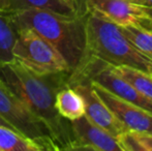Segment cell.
I'll list each match as a JSON object with an SVG mask.
<instances>
[{"label":"cell","mask_w":152,"mask_h":151,"mask_svg":"<svg viewBox=\"0 0 152 151\" xmlns=\"http://www.w3.org/2000/svg\"><path fill=\"white\" fill-rule=\"evenodd\" d=\"M29 8H38L63 16H77L79 12L62 0H10V12H19Z\"/></svg>","instance_id":"7c38bea8"},{"label":"cell","mask_w":152,"mask_h":151,"mask_svg":"<svg viewBox=\"0 0 152 151\" xmlns=\"http://www.w3.org/2000/svg\"><path fill=\"white\" fill-rule=\"evenodd\" d=\"M141 8H142L145 16L152 21V7H144V6H141Z\"/></svg>","instance_id":"d6986e66"},{"label":"cell","mask_w":152,"mask_h":151,"mask_svg":"<svg viewBox=\"0 0 152 151\" xmlns=\"http://www.w3.org/2000/svg\"><path fill=\"white\" fill-rule=\"evenodd\" d=\"M70 125L76 139L74 150L123 151L118 140L104 128L94 124L86 115L70 121Z\"/></svg>","instance_id":"ba28073f"},{"label":"cell","mask_w":152,"mask_h":151,"mask_svg":"<svg viewBox=\"0 0 152 151\" xmlns=\"http://www.w3.org/2000/svg\"><path fill=\"white\" fill-rule=\"evenodd\" d=\"M0 125H1V126H5V127H8V128H10V129H12V131H15L14 128H12V126H10V124H8L7 122H6L5 120H4L3 118H1V117H0Z\"/></svg>","instance_id":"44dd1931"},{"label":"cell","mask_w":152,"mask_h":151,"mask_svg":"<svg viewBox=\"0 0 152 151\" xmlns=\"http://www.w3.org/2000/svg\"><path fill=\"white\" fill-rule=\"evenodd\" d=\"M70 73L38 74L20 62L0 64V80L48 127L59 151L74 150L76 139L70 121L60 116L55 108L56 95L68 85Z\"/></svg>","instance_id":"6da1fadb"},{"label":"cell","mask_w":152,"mask_h":151,"mask_svg":"<svg viewBox=\"0 0 152 151\" xmlns=\"http://www.w3.org/2000/svg\"><path fill=\"white\" fill-rule=\"evenodd\" d=\"M70 87H72L83 97L85 104V115L94 124L104 128L117 140L122 133L128 131L109 109L108 106L94 92L91 82L88 79H82Z\"/></svg>","instance_id":"52a82bcc"},{"label":"cell","mask_w":152,"mask_h":151,"mask_svg":"<svg viewBox=\"0 0 152 151\" xmlns=\"http://www.w3.org/2000/svg\"><path fill=\"white\" fill-rule=\"evenodd\" d=\"M55 108L60 116L68 121L77 120L85 115L84 99L70 86L64 87L58 91Z\"/></svg>","instance_id":"30bf717a"},{"label":"cell","mask_w":152,"mask_h":151,"mask_svg":"<svg viewBox=\"0 0 152 151\" xmlns=\"http://www.w3.org/2000/svg\"><path fill=\"white\" fill-rule=\"evenodd\" d=\"M12 54L15 60L35 73H69L65 60L56 49L28 27H17V39Z\"/></svg>","instance_id":"5b68a950"},{"label":"cell","mask_w":152,"mask_h":151,"mask_svg":"<svg viewBox=\"0 0 152 151\" xmlns=\"http://www.w3.org/2000/svg\"><path fill=\"white\" fill-rule=\"evenodd\" d=\"M86 12L63 16L38 8L12 12L17 27H28L46 38L65 60L70 75L79 73L88 60Z\"/></svg>","instance_id":"7a4b0ae2"},{"label":"cell","mask_w":152,"mask_h":151,"mask_svg":"<svg viewBox=\"0 0 152 151\" xmlns=\"http://www.w3.org/2000/svg\"><path fill=\"white\" fill-rule=\"evenodd\" d=\"M123 34L141 53L152 59V31L138 25H119Z\"/></svg>","instance_id":"5bb4252c"},{"label":"cell","mask_w":152,"mask_h":151,"mask_svg":"<svg viewBox=\"0 0 152 151\" xmlns=\"http://www.w3.org/2000/svg\"><path fill=\"white\" fill-rule=\"evenodd\" d=\"M85 9L89 57L111 66H129L152 74V59L134 48L118 24L95 10Z\"/></svg>","instance_id":"3957f363"},{"label":"cell","mask_w":152,"mask_h":151,"mask_svg":"<svg viewBox=\"0 0 152 151\" xmlns=\"http://www.w3.org/2000/svg\"><path fill=\"white\" fill-rule=\"evenodd\" d=\"M0 117L40 151H59L48 127L0 80Z\"/></svg>","instance_id":"277c9868"},{"label":"cell","mask_w":152,"mask_h":151,"mask_svg":"<svg viewBox=\"0 0 152 151\" xmlns=\"http://www.w3.org/2000/svg\"><path fill=\"white\" fill-rule=\"evenodd\" d=\"M91 82V81H90ZM92 89L109 107L119 121L130 131L152 135V114L113 95L98 84L91 82Z\"/></svg>","instance_id":"8992f818"},{"label":"cell","mask_w":152,"mask_h":151,"mask_svg":"<svg viewBox=\"0 0 152 151\" xmlns=\"http://www.w3.org/2000/svg\"><path fill=\"white\" fill-rule=\"evenodd\" d=\"M0 151H40V149L21 133L0 125Z\"/></svg>","instance_id":"9a60e30c"},{"label":"cell","mask_w":152,"mask_h":151,"mask_svg":"<svg viewBox=\"0 0 152 151\" xmlns=\"http://www.w3.org/2000/svg\"><path fill=\"white\" fill-rule=\"evenodd\" d=\"M132 3L144 7H152V0H128Z\"/></svg>","instance_id":"e0dca14e"},{"label":"cell","mask_w":152,"mask_h":151,"mask_svg":"<svg viewBox=\"0 0 152 151\" xmlns=\"http://www.w3.org/2000/svg\"><path fill=\"white\" fill-rule=\"evenodd\" d=\"M132 133L138 142L140 151H152V135L134 133V131Z\"/></svg>","instance_id":"2e32d148"},{"label":"cell","mask_w":152,"mask_h":151,"mask_svg":"<svg viewBox=\"0 0 152 151\" xmlns=\"http://www.w3.org/2000/svg\"><path fill=\"white\" fill-rule=\"evenodd\" d=\"M63 2H65L66 4H68L69 6H72L74 9H76L79 14H82L81 12V9H80V2L79 0H62Z\"/></svg>","instance_id":"ac0fdd59"},{"label":"cell","mask_w":152,"mask_h":151,"mask_svg":"<svg viewBox=\"0 0 152 151\" xmlns=\"http://www.w3.org/2000/svg\"><path fill=\"white\" fill-rule=\"evenodd\" d=\"M81 12L85 8L99 12L118 25H140L145 15L141 6L128 0H79Z\"/></svg>","instance_id":"9c48e42d"},{"label":"cell","mask_w":152,"mask_h":151,"mask_svg":"<svg viewBox=\"0 0 152 151\" xmlns=\"http://www.w3.org/2000/svg\"><path fill=\"white\" fill-rule=\"evenodd\" d=\"M10 0H0V10H8Z\"/></svg>","instance_id":"ffe728a7"},{"label":"cell","mask_w":152,"mask_h":151,"mask_svg":"<svg viewBox=\"0 0 152 151\" xmlns=\"http://www.w3.org/2000/svg\"><path fill=\"white\" fill-rule=\"evenodd\" d=\"M115 74L129 82L140 93L152 101V74L129 66H112Z\"/></svg>","instance_id":"4fadbf2b"},{"label":"cell","mask_w":152,"mask_h":151,"mask_svg":"<svg viewBox=\"0 0 152 151\" xmlns=\"http://www.w3.org/2000/svg\"><path fill=\"white\" fill-rule=\"evenodd\" d=\"M17 39V26L10 10H0V64L15 60L12 50Z\"/></svg>","instance_id":"8fae6325"}]
</instances>
